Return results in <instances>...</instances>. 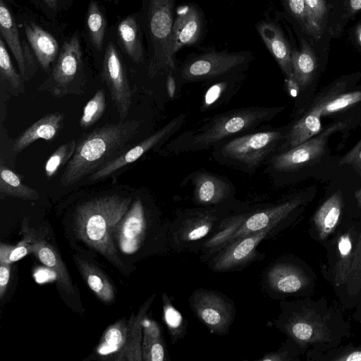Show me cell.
I'll return each instance as SVG.
<instances>
[{"mask_svg": "<svg viewBox=\"0 0 361 361\" xmlns=\"http://www.w3.org/2000/svg\"><path fill=\"white\" fill-rule=\"evenodd\" d=\"M75 259L89 288L102 301L105 302L112 301L114 298V290L105 275L92 264L80 257H75Z\"/></svg>", "mask_w": 361, "mask_h": 361, "instance_id": "obj_30", "label": "cell"}, {"mask_svg": "<svg viewBox=\"0 0 361 361\" xmlns=\"http://www.w3.org/2000/svg\"><path fill=\"white\" fill-rule=\"evenodd\" d=\"M252 58L249 51L229 52L211 49L194 54L189 56L179 68L178 79L184 84L239 74L247 68Z\"/></svg>", "mask_w": 361, "mask_h": 361, "instance_id": "obj_9", "label": "cell"}, {"mask_svg": "<svg viewBox=\"0 0 361 361\" xmlns=\"http://www.w3.org/2000/svg\"><path fill=\"white\" fill-rule=\"evenodd\" d=\"M360 11H361V0H346L345 4V18H350Z\"/></svg>", "mask_w": 361, "mask_h": 361, "instance_id": "obj_47", "label": "cell"}, {"mask_svg": "<svg viewBox=\"0 0 361 361\" xmlns=\"http://www.w3.org/2000/svg\"><path fill=\"white\" fill-rule=\"evenodd\" d=\"M185 114H179L154 133L137 145L132 146L121 155L107 164L102 169L90 176V180H102L117 170L137 161L150 149L161 145L175 135L185 122Z\"/></svg>", "mask_w": 361, "mask_h": 361, "instance_id": "obj_16", "label": "cell"}, {"mask_svg": "<svg viewBox=\"0 0 361 361\" xmlns=\"http://www.w3.org/2000/svg\"><path fill=\"white\" fill-rule=\"evenodd\" d=\"M154 297V294L152 295L142 306L136 317L134 319L133 317L131 318L126 343L116 355L115 360H142L143 320Z\"/></svg>", "mask_w": 361, "mask_h": 361, "instance_id": "obj_27", "label": "cell"}, {"mask_svg": "<svg viewBox=\"0 0 361 361\" xmlns=\"http://www.w3.org/2000/svg\"><path fill=\"white\" fill-rule=\"evenodd\" d=\"M38 90L60 98L69 94H82L85 80L82 69V53L77 36L66 42L49 77Z\"/></svg>", "mask_w": 361, "mask_h": 361, "instance_id": "obj_12", "label": "cell"}, {"mask_svg": "<svg viewBox=\"0 0 361 361\" xmlns=\"http://www.w3.org/2000/svg\"><path fill=\"white\" fill-rule=\"evenodd\" d=\"M329 99V96L319 101L305 116L290 127L278 152L296 147L320 133L323 106Z\"/></svg>", "mask_w": 361, "mask_h": 361, "instance_id": "obj_23", "label": "cell"}, {"mask_svg": "<svg viewBox=\"0 0 361 361\" xmlns=\"http://www.w3.org/2000/svg\"><path fill=\"white\" fill-rule=\"evenodd\" d=\"M344 123L330 126L322 133L293 148L277 152L264 164V172L274 185L283 175L295 172L322 156L329 137L341 130Z\"/></svg>", "mask_w": 361, "mask_h": 361, "instance_id": "obj_11", "label": "cell"}, {"mask_svg": "<svg viewBox=\"0 0 361 361\" xmlns=\"http://www.w3.org/2000/svg\"><path fill=\"white\" fill-rule=\"evenodd\" d=\"M106 1H110V0H106Z\"/></svg>", "mask_w": 361, "mask_h": 361, "instance_id": "obj_53", "label": "cell"}, {"mask_svg": "<svg viewBox=\"0 0 361 361\" xmlns=\"http://www.w3.org/2000/svg\"><path fill=\"white\" fill-rule=\"evenodd\" d=\"M355 35L357 38V41L360 46L361 47V24L358 25L356 31H355Z\"/></svg>", "mask_w": 361, "mask_h": 361, "instance_id": "obj_51", "label": "cell"}, {"mask_svg": "<svg viewBox=\"0 0 361 361\" xmlns=\"http://www.w3.org/2000/svg\"><path fill=\"white\" fill-rule=\"evenodd\" d=\"M291 66L295 80L300 90L312 80L317 69V57L308 43L302 40L300 49H292Z\"/></svg>", "mask_w": 361, "mask_h": 361, "instance_id": "obj_28", "label": "cell"}, {"mask_svg": "<svg viewBox=\"0 0 361 361\" xmlns=\"http://www.w3.org/2000/svg\"><path fill=\"white\" fill-rule=\"evenodd\" d=\"M176 81L175 77L172 74V72L168 73L166 77V90L169 97L173 99L176 94Z\"/></svg>", "mask_w": 361, "mask_h": 361, "instance_id": "obj_49", "label": "cell"}, {"mask_svg": "<svg viewBox=\"0 0 361 361\" xmlns=\"http://www.w3.org/2000/svg\"><path fill=\"white\" fill-rule=\"evenodd\" d=\"M283 107L248 106L232 109L207 118L199 126L171 140L168 149L178 154L214 148L235 135L255 130L270 121Z\"/></svg>", "mask_w": 361, "mask_h": 361, "instance_id": "obj_3", "label": "cell"}, {"mask_svg": "<svg viewBox=\"0 0 361 361\" xmlns=\"http://www.w3.org/2000/svg\"><path fill=\"white\" fill-rule=\"evenodd\" d=\"M43 1L51 9L56 10L57 7V0H43Z\"/></svg>", "mask_w": 361, "mask_h": 361, "instance_id": "obj_50", "label": "cell"}, {"mask_svg": "<svg viewBox=\"0 0 361 361\" xmlns=\"http://www.w3.org/2000/svg\"><path fill=\"white\" fill-rule=\"evenodd\" d=\"M280 309L274 326L303 353L309 348L324 351L338 347L350 336V322L326 298L281 300Z\"/></svg>", "mask_w": 361, "mask_h": 361, "instance_id": "obj_1", "label": "cell"}, {"mask_svg": "<svg viewBox=\"0 0 361 361\" xmlns=\"http://www.w3.org/2000/svg\"><path fill=\"white\" fill-rule=\"evenodd\" d=\"M164 320L167 326L172 344H176L187 334L188 322L173 306L166 293L162 294Z\"/></svg>", "mask_w": 361, "mask_h": 361, "instance_id": "obj_35", "label": "cell"}, {"mask_svg": "<svg viewBox=\"0 0 361 361\" xmlns=\"http://www.w3.org/2000/svg\"><path fill=\"white\" fill-rule=\"evenodd\" d=\"M128 329L129 323L128 324L125 319L109 326L97 348V353L102 356L118 353L126 343Z\"/></svg>", "mask_w": 361, "mask_h": 361, "instance_id": "obj_33", "label": "cell"}, {"mask_svg": "<svg viewBox=\"0 0 361 361\" xmlns=\"http://www.w3.org/2000/svg\"><path fill=\"white\" fill-rule=\"evenodd\" d=\"M106 97L104 90L99 89L86 103L80 119V126L87 129L102 116L106 109Z\"/></svg>", "mask_w": 361, "mask_h": 361, "instance_id": "obj_39", "label": "cell"}, {"mask_svg": "<svg viewBox=\"0 0 361 361\" xmlns=\"http://www.w3.org/2000/svg\"><path fill=\"white\" fill-rule=\"evenodd\" d=\"M290 220L272 224L262 231L233 240L205 262L207 267L217 273L233 272L241 271L251 263L262 260L265 254L258 251L259 245L284 229Z\"/></svg>", "mask_w": 361, "mask_h": 361, "instance_id": "obj_10", "label": "cell"}, {"mask_svg": "<svg viewBox=\"0 0 361 361\" xmlns=\"http://www.w3.org/2000/svg\"><path fill=\"white\" fill-rule=\"evenodd\" d=\"M77 145L75 140H71L60 145L47 159L44 171L48 179H51L72 158Z\"/></svg>", "mask_w": 361, "mask_h": 361, "instance_id": "obj_40", "label": "cell"}, {"mask_svg": "<svg viewBox=\"0 0 361 361\" xmlns=\"http://www.w3.org/2000/svg\"><path fill=\"white\" fill-rule=\"evenodd\" d=\"M361 101V91L345 93L329 99L323 106L322 116L343 110Z\"/></svg>", "mask_w": 361, "mask_h": 361, "instance_id": "obj_42", "label": "cell"}, {"mask_svg": "<svg viewBox=\"0 0 361 361\" xmlns=\"http://www.w3.org/2000/svg\"><path fill=\"white\" fill-rule=\"evenodd\" d=\"M119 40L131 60L140 63L144 61V50L141 42L139 27L135 18L129 16L118 26Z\"/></svg>", "mask_w": 361, "mask_h": 361, "instance_id": "obj_32", "label": "cell"}, {"mask_svg": "<svg viewBox=\"0 0 361 361\" xmlns=\"http://www.w3.org/2000/svg\"><path fill=\"white\" fill-rule=\"evenodd\" d=\"M142 360H169L166 345L161 336L159 325L145 317L143 320Z\"/></svg>", "mask_w": 361, "mask_h": 361, "instance_id": "obj_29", "label": "cell"}, {"mask_svg": "<svg viewBox=\"0 0 361 361\" xmlns=\"http://www.w3.org/2000/svg\"><path fill=\"white\" fill-rule=\"evenodd\" d=\"M261 283L269 297L281 300L288 296L302 295L310 286L311 279L293 259L281 257L265 267Z\"/></svg>", "mask_w": 361, "mask_h": 361, "instance_id": "obj_14", "label": "cell"}, {"mask_svg": "<svg viewBox=\"0 0 361 361\" xmlns=\"http://www.w3.org/2000/svg\"><path fill=\"white\" fill-rule=\"evenodd\" d=\"M246 207L233 199L216 206L177 209L169 225V247L177 253L199 254L224 220Z\"/></svg>", "mask_w": 361, "mask_h": 361, "instance_id": "obj_5", "label": "cell"}, {"mask_svg": "<svg viewBox=\"0 0 361 361\" xmlns=\"http://www.w3.org/2000/svg\"><path fill=\"white\" fill-rule=\"evenodd\" d=\"M307 360L317 361H361V344H348L326 350H308Z\"/></svg>", "mask_w": 361, "mask_h": 361, "instance_id": "obj_36", "label": "cell"}, {"mask_svg": "<svg viewBox=\"0 0 361 361\" xmlns=\"http://www.w3.org/2000/svg\"><path fill=\"white\" fill-rule=\"evenodd\" d=\"M188 178L193 186L192 201L197 206H216L235 199L233 184L223 176L207 171H197Z\"/></svg>", "mask_w": 361, "mask_h": 361, "instance_id": "obj_18", "label": "cell"}, {"mask_svg": "<svg viewBox=\"0 0 361 361\" xmlns=\"http://www.w3.org/2000/svg\"><path fill=\"white\" fill-rule=\"evenodd\" d=\"M0 76L1 85L10 94L18 96L25 93V81L13 66L2 39H0Z\"/></svg>", "mask_w": 361, "mask_h": 361, "instance_id": "obj_34", "label": "cell"}, {"mask_svg": "<svg viewBox=\"0 0 361 361\" xmlns=\"http://www.w3.org/2000/svg\"><path fill=\"white\" fill-rule=\"evenodd\" d=\"M289 128L253 130L237 135L215 146L212 158L221 165L253 174L279 151Z\"/></svg>", "mask_w": 361, "mask_h": 361, "instance_id": "obj_6", "label": "cell"}, {"mask_svg": "<svg viewBox=\"0 0 361 361\" xmlns=\"http://www.w3.org/2000/svg\"><path fill=\"white\" fill-rule=\"evenodd\" d=\"M0 31L18 63L20 74L23 80L28 81L30 78L20 42L18 27L4 0H0Z\"/></svg>", "mask_w": 361, "mask_h": 361, "instance_id": "obj_26", "label": "cell"}, {"mask_svg": "<svg viewBox=\"0 0 361 361\" xmlns=\"http://www.w3.org/2000/svg\"><path fill=\"white\" fill-rule=\"evenodd\" d=\"M64 118V114L61 112H53L43 116L16 138L13 143V152L18 154L39 139H54L63 126Z\"/></svg>", "mask_w": 361, "mask_h": 361, "instance_id": "obj_21", "label": "cell"}, {"mask_svg": "<svg viewBox=\"0 0 361 361\" xmlns=\"http://www.w3.org/2000/svg\"><path fill=\"white\" fill-rule=\"evenodd\" d=\"M304 353L291 339L286 340L281 347L276 351L265 353L259 361H296Z\"/></svg>", "mask_w": 361, "mask_h": 361, "instance_id": "obj_41", "label": "cell"}, {"mask_svg": "<svg viewBox=\"0 0 361 361\" xmlns=\"http://www.w3.org/2000/svg\"><path fill=\"white\" fill-rule=\"evenodd\" d=\"M339 165H350L361 173V140L340 160Z\"/></svg>", "mask_w": 361, "mask_h": 361, "instance_id": "obj_45", "label": "cell"}, {"mask_svg": "<svg viewBox=\"0 0 361 361\" xmlns=\"http://www.w3.org/2000/svg\"><path fill=\"white\" fill-rule=\"evenodd\" d=\"M87 25L92 44L97 49H101L103 45L106 23L97 3L94 1H91L89 5Z\"/></svg>", "mask_w": 361, "mask_h": 361, "instance_id": "obj_38", "label": "cell"}, {"mask_svg": "<svg viewBox=\"0 0 361 361\" xmlns=\"http://www.w3.org/2000/svg\"><path fill=\"white\" fill-rule=\"evenodd\" d=\"M355 197L357 200V204L361 209V188L355 192Z\"/></svg>", "mask_w": 361, "mask_h": 361, "instance_id": "obj_52", "label": "cell"}, {"mask_svg": "<svg viewBox=\"0 0 361 361\" xmlns=\"http://www.w3.org/2000/svg\"><path fill=\"white\" fill-rule=\"evenodd\" d=\"M0 194L1 198L13 197L23 200H37L39 198L37 191L23 183L22 178L6 166L1 159Z\"/></svg>", "mask_w": 361, "mask_h": 361, "instance_id": "obj_31", "label": "cell"}, {"mask_svg": "<svg viewBox=\"0 0 361 361\" xmlns=\"http://www.w3.org/2000/svg\"><path fill=\"white\" fill-rule=\"evenodd\" d=\"M285 8L308 35L319 39L321 32L315 25L305 0H283Z\"/></svg>", "mask_w": 361, "mask_h": 361, "instance_id": "obj_37", "label": "cell"}, {"mask_svg": "<svg viewBox=\"0 0 361 361\" xmlns=\"http://www.w3.org/2000/svg\"><path fill=\"white\" fill-rule=\"evenodd\" d=\"M175 0H147L145 20L149 47L148 75L176 71L172 54V27Z\"/></svg>", "mask_w": 361, "mask_h": 361, "instance_id": "obj_7", "label": "cell"}, {"mask_svg": "<svg viewBox=\"0 0 361 361\" xmlns=\"http://www.w3.org/2000/svg\"><path fill=\"white\" fill-rule=\"evenodd\" d=\"M28 230L32 238V252L44 265L55 274L58 284L61 288L70 294L74 293L67 269L56 250L44 240L39 233L35 232L29 227Z\"/></svg>", "mask_w": 361, "mask_h": 361, "instance_id": "obj_22", "label": "cell"}, {"mask_svg": "<svg viewBox=\"0 0 361 361\" xmlns=\"http://www.w3.org/2000/svg\"><path fill=\"white\" fill-rule=\"evenodd\" d=\"M25 31L39 63L47 71L58 53L56 40L50 33L35 23L26 24Z\"/></svg>", "mask_w": 361, "mask_h": 361, "instance_id": "obj_25", "label": "cell"}, {"mask_svg": "<svg viewBox=\"0 0 361 361\" xmlns=\"http://www.w3.org/2000/svg\"><path fill=\"white\" fill-rule=\"evenodd\" d=\"M256 30L286 79L293 78L291 66L292 49L281 27L271 18H267L257 23Z\"/></svg>", "mask_w": 361, "mask_h": 361, "instance_id": "obj_20", "label": "cell"}, {"mask_svg": "<svg viewBox=\"0 0 361 361\" xmlns=\"http://www.w3.org/2000/svg\"><path fill=\"white\" fill-rule=\"evenodd\" d=\"M14 246L1 243L0 245V264H11L10 255Z\"/></svg>", "mask_w": 361, "mask_h": 361, "instance_id": "obj_48", "label": "cell"}, {"mask_svg": "<svg viewBox=\"0 0 361 361\" xmlns=\"http://www.w3.org/2000/svg\"><path fill=\"white\" fill-rule=\"evenodd\" d=\"M326 271L335 288L344 289L348 299L361 298V226H350L338 234Z\"/></svg>", "mask_w": 361, "mask_h": 361, "instance_id": "obj_8", "label": "cell"}, {"mask_svg": "<svg viewBox=\"0 0 361 361\" xmlns=\"http://www.w3.org/2000/svg\"><path fill=\"white\" fill-rule=\"evenodd\" d=\"M114 230L118 244L123 252L132 254L141 247L148 230V219L140 197L135 200Z\"/></svg>", "mask_w": 361, "mask_h": 361, "instance_id": "obj_19", "label": "cell"}, {"mask_svg": "<svg viewBox=\"0 0 361 361\" xmlns=\"http://www.w3.org/2000/svg\"><path fill=\"white\" fill-rule=\"evenodd\" d=\"M206 20L200 8L192 3L179 5L175 10L172 27L173 56L183 48L199 44L206 31Z\"/></svg>", "mask_w": 361, "mask_h": 361, "instance_id": "obj_17", "label": "cell"}, {"mask_svg": "<svg viewBox=\"0 0 361 361\" xmlns=\"http://www.w3.org/2000/svg\"><path fill=\"white\" fill-rule=\"evenodd\" d=\"M311 17L322 35L327 18V7L324 0H305Z\"/></svg>", "mask_w": 361, "mask_h": 361, "instance_id": "obj_43", "label": "cell"}, {"mask_svg": "<svg viewBox=\"0 0 361 361\" xmlns=\"http://www.w3.org/2000/svg\"><path fill=\"white\" fill-rule=\"evenodd\" d=\"M190 309L211 334L229 333L236 315L234 302L220 291L199 288L188 298Z\"/></svg>", "mask_w": 361, "mask_h": 361, "instance_id": "obj_13", "label": "cell"}, {"mask_svg": "<svg viewBox=\"0 0 361 361\" xmlns=\"http://www.w3.org/2000/svg\"><path fill=\"white\" fill-rule=\"evenodd\" d=\"M343 208L340 190L333 193L317 209L312 217L317 236L320 240L326 239L338 225Z\"/></svg>", "mask_w": 361, "mask_h": 361, "instance_id": "obj_24", "label": "cell"}, {"mask_svg": "<svg viewBox=\"0 0 361 361\" xmlns=\"http://www.w3.org/2000/svg\"><path fill=\"white\" fill-rule=\"evenodd\" d=\"M130 202L128 197L104 195L82 203L75 212V226L80 238L117 267L123 264L111 233L128 212Z\"/></svg>", "mask_w": 361, "mask_h": 361, "instance_id": "obj_4", "label": "cell"}, {"mask_svg": "<svg viewBox=\"0 0 361 361\" xmlns=\"http://www.w3.org/2000/svg\"><path fill=\"white\" fill-rule=\"evenodd\" d=\"M11 265L0 264V298L2 299L6 292L11 273Z\"/></svg>", "mask_w": 361, "mask_h": 361, "instance_id": "obj_46", "label": "cell"}, {"mask_svg": "<svg viewBox=\"0 0 361 361\" xmlns=\"http://www.w3.org/2000/svg\"><path fill=\"white\" fill-rule=\"evenodd\" d=\"M235 75V74H234ZM233 75L223 77L221 81L213 84L207 91L202 108L207 109L215 104L224 90L227 89L228 79Z\"/></svg>", "mask_w": 361, "mask_h": 361, "instance_id": "obj_44", "label": "cell"}, {"mask_svg": "<svg viewBox=\"0 0 361 361\" xmlns=\"http://www.w3.org/2000/svg\"><path fill=\"white\" fill-rule=\"evenodd\" d=\"M141 121L135 119L94 128L77 142L75 152L61 177V186L75 184L102 169L132 147Z\"/></svg>", "mask_w": 361, "mask_h": 361, "instance_id": "obj_2", "label": "cell"}, {"mask_svg": "<svg viewBox=\"0 0 361 361\" xmlns=\"http://www.w3.org/2000/svg\"><path fill=\"white\" fill-rule=\"evenodd\" d=\"M102 78L106 84L121 121H125L133 103V92L125 66L114 44L110 42L104 54Z\"/></svg>", "mask_w": 361, "mask_h": 361, "instance_id": "obj_15", "label": "cell"}]
</instances>
